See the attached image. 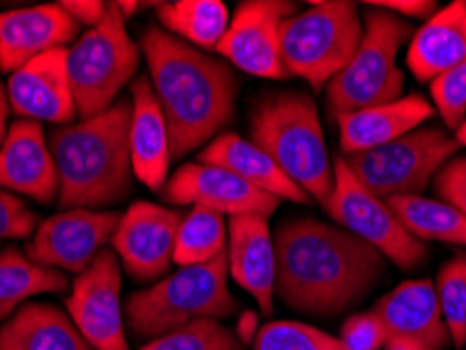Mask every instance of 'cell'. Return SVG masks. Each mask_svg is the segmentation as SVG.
I'll return each instance as SVG.
<instances>
[{
	"instance_id": "cell-31",
	"label": "cell",
	"mask_w": 466,
	"mask_h": 350,
	"mask_svg": "<svg viewBox=\"0 0 466 350\" xmlns=\"http://www.w3.org/2000/svg\"><path fill=\"white\" fill-rule=\"evenodd\" d=\"M435 290L450 340L462 350L466 346V254H458L441 266Z\"/></svg>"
},
{
	"instance_id": "cell-33",
	"label": "cell",
	"mask_w": 466,
	"mask_h": 350,
	"mask_svg": "<svg viewBox=\"0 0 466 350\" xmlns=\"http://www.w3.org/2000/svg\"><path fill=\"white\" fill-rule=\"evenodd\" d=\"M431 95L445 125L461 126L466 120V61L431 82Z\"/></svg>"
},
{
	"instance_id": "cell-7",
	"label": "cell",
	"mask_w": 466,
	"mask_h": 350,
	"mask_svg": "<svg viewBox=\"0 0 466 350\" xmlns=\"http://www.w3.org/2000/svg\"><path fill=\"white\" fill-rule=\"evenodd\" d=\"M361 36L358 5L347 0L311 3L309 9L294 13L282 24L284 70L303 78L313 91H321L353 59Z\"/></svg>"
},
{
	"instance_id": "cell-20",
	"label": "cell",
	"mask_w": 466,
	"mask_h": 350,
	"mask_svg": "<svg viewBox=\"0 0 466 350\" xmlns=\"http://www.w3.org/2000/svg\"><path fill=\"white\" fill-rule=\"evenodd\" d=\"M372 313L389 338H408L424 350H443L450 342L435 284L429 279L403 281L376 302Z\"/></svg>"
},
{
	"instance_id": "cell-30",
	"label": "cell",
	"mask_w": 466,
	"mask_h": 350,
	"mask_svg": "<svg viewBox=\"0 0 466 350\" xmlns=\"http://www.w3.org/2000/svg\"><path fill=\"white\" fill-rule=\"evenodd\" d=\"M139 350H244V340L217 319H200L147 340Z\"/></svg>"
},
{
	"instance_id": "cell-37",
	"label": "cell",
	"mask_w": 466,
	"mask_h": 350,
	"mask_svg": "<svg viewBox=\"0 0 466 350\" xmlns=\"http://www.w3.org/2000/svg\"><path fill=\"white\" fill-rule=\"evenodd\" d=\"M59 6L74 22L78 25H86L88 30L104 22L109 9V5L101 3V0H64V3H59Z\"/></svg>"
},
{
	"instance_id": "cell-3",
	"label": "cell",
	"mask_w": 466,
	"mask_h": 350,
	"mask_svg": "<svg viewBox=\"0 0 466 350\" xmlns=\"http://www.w3.org/2000/svg\"><path fill=\"white\" fill-rule=\"evenodd\" d=\"M128 99L93 118L57 126L51 133V154L59 175L61 208L101 210L127 200L133 185Z\"/></svg>"
},
{
	"instance_id": "cell-40",
	"label": "cell",
	"mask_w": 466,
	"mask_h": 350,
	"mask_svg": "<svg viewBox=\"0 0 466 350\" xmlns=\"http://www.w3.org/2000/svg\"><path fill=\"white\" fill-rule=\"evenodd\" d=\"M385 350H424L418 342L408 338H389Z\"/></svg>"
},
{
	"instance_id": "cell-24",
	"label": "cell",
	"mask_w": 466,
	"mask_h": 350,
	"mask_svg": "<svg viewBox=\"0 0 466 350\" xmlns=\"http://www.w3.org/2000/svg\"><path fill=\"white\" fill-rule=\"evenodd\" d=\"M466 61V3L456 0L435 11L408 49V67L418 80L433 82Z\"/></svg>"
},
{
	"instance_id": "cell-18",
	"label": "cell",
	"mask_w": 466,
	"mask_h": 350,
	"mask_svg": "<svg viewBox=\"0 0 466 350\" xmlns=\"http://www.w3.org/2000/svg\"><path fill=\"white\" fill-rule=\"evenodd\" d=\"M78 32L80 25L59 3L0 13V72L13 74L40 55L67 49L78 40Z\"/></svg>"
},
{
	"instance_id": "cell-39",
	"label": "cell",
	"mask_w": 466,
	"mask_h": 350,
	"mask_svg": "<svg viewBox=\"0 0 466 350\" xmlns=\"http://www.w3.org/2000/svg\"><path fill=\"white\" fill-rule=\"evenodd\" d=\"M9 112H11V107H9V99H6V88L3 86V82H0V141L5 139V135H6V118H9Z\"/></svg>"
},
{
	"instance_id": "cell-32",
	"label": "cell",
	"mask_w": 466,
	"mask_h": 350,
	"mask_svg": "<svg viewBox=\"0 0 466 350\" xmlns=\"http://www.w3.org/2000/svg\"><path fill=\"white\" fill-rule=\"evenodd\" d=\"M255 350H345L340 338L300 321H269L258 329Z\"/></svg>"
},
{
	"instance_id": "cell-38",
	"label": "cell",
	"mask_w": 466,
	"mask_h": 350,
	"mask_svg": "<svg viewBox=\"0 0 466 350\" xmlns=\"http://www.w3.org/2000/svg\"><path fill=\"white\" fill-rule=\"evenodd\" d=\"M368 6L385 9L389 13H400L406 17H431L435 13L433 0H372Z\"/></svg>"
},
{
	"instance_id": "cell-2",
	"label": "cell",
	"mask_w": 466,
	"mask_h": 350,
	"mask_svg": "<svg viewBox=\"0 0 466 350\" xmlns=\"http://www.w3.org/2000/svg\"><path fill=\"white\" fill-rule=\"evenodd\" d=\"M149 82L167 118L170 151L181 160L217 139L236 114L238 78L225 61L157 25L141 34Z\"/></svg>"
},
{
	"instance_id": "cell-27",
	"label": "cell",
	"mask_w": 466,
	"mask_h": 350,
	"mask_svg": "<svg viewBox=\"0 0 466 350\" xmlns=\"http://www.w3.org/2000/svg\"><path fill=\"white\" fill-rule=\"evenodd\" d=\"M156 15L162 30L191 46L215 51L229 27V9L223 0H175L157 3Z\"/></svg>"
},
{
	"instance_id": "cell-11",
	"label": "cell",
	"mask_w": 466,
	"mask_h": 350,
	"mask_svg": "<svg viewBox=\"0 0 466 350\" xmlns=\"http://www.w3.org/2000/svg\"><path fill=\"white\" fill-rule=\"evenodd\" d=\"M120 292V260L107 248L72 281L66 313L93 350H130Z\"/></svg>"
},
{
	"instance_id": "cell-19",
	"label": "cell",
	"mask_w": 466,
	"mask_h": 350,
	"mask_svg": "<svg viewBox=\"0 0 466 350\" xmlns=\"http://www.w3.org/2000/svg\"><path fill=\"white\" fill-rule=\"evenodd\" d=\"M228 235L229 277L255 298L260 313L273 315L278 266L269 218L258 215L231 216Z\"/></svg>"
},
{
	"instance_id": "cell-10",
	"label": "cell",
	"mask_w": 466,
	"mask_h": 350,
	"mask_svg": "<svg viewBox=\"0 0 466 350\" xmlns=\"http://www.w3.org/2000/svg\"><path fill=\"white\" fill-rule=\"evenodd\" d=\"M326 210L342 229L372 245L400 269H414L429 256L424 242L410 235L385 200L363 187L345 157L334 162V187Z\"/></svg>"
},
{
	"instance_id": "cell-14",
	"label": "cell",
	"mask_w": 466,
	"mask_h": 350,
	"mask_svg": "<svg viewBox=\"0 0 466 350\" xmlns=\"http://www.w3.org/2000/svg\"><path fill=\"white\" fill-rule=\"evenodd\" d=\"M181 221L183 212L152 202H135L120 216L109 244L130 277L141 284L167 277Z\"/></svg>"
},
{
	"instance_id": "cell-5",
	"label": "cell",
	"mask_w": 466,
	"mask_h": 350,
	"mask_svg": "<svg viewBox=\"0 0 466 350\" xmlns=\"http://www.w3.org/2000/svg\"><path fill=\"white\" fill-rule=\"evenodd\" d=\"M228 252L207 265L179 266L147 290L127 298L125 319L130 332L154 340L200 319H229L239 302L229 292Z\"/></svg>"
},
{
	"instance_id": "cell-1",
	"label": "cell",
	"mask_w": 466,
	"mask_h": 350,
	"mask_svg": "<svg viewBox=\"0 0 466 350\" xmlns=\"http://www.w3.org/2000/svg\"><path fill=\"white\" fill-rule=\"evenodd\" d=\"M276 296L303 315L330 317L358 305L387 271V258L337 225L294 218L278 226Z\"/></svg>"
},
{
	"instance_id": "cell-28",
	"label": "cell",
	"mask_w": 466,
	"mask_h": 350,
	"mask_svg": "<svg viewBox=\"0 0 466 350\" xmlns=\"http://www.w3.org/2000/svg\"><path fill=\"white\" fill-rule=\"evenodd\" d=\"M387 204L410 235L420 242L466 245V216L454 205L422 195H397Z\"/></svg>"
},
{
	"instance_id": "cell-21",
	"label": "cell",
	"mask_w": 466,
	"mask_h": 350,
	"mask_svg": "<svg viewBox=\"0 0 466 350\" xmlns=\"http://www.w3.org/2000/svg\"><path fill=\"white\" fill-rule=\"evenodd\" d=\"M130 160L133 173L152 191H162L168 178L170 160V135L160 103L149 82V75H139L130 85Z\"/></svg>"
},
{
	"instance_id": "cell-9",
	"label": "cell",
	"mask_w": 466,
	"mask_h": 350,
	"mask_svg": "<svg viewBox=\"0 0 466 350\" xmlns=\"http://www.w3.org/2000/svg\"><path fill=\"white\" fill-rule=\"evenodd\" d=\"M458 149V141L445 130L420 126L387 145L345 155V162L370 194L387 202L397 195H420Z\"/></svg>"
},
{
	"instance_id": "cell-29",
	"label": "cell",
	"mask_w": 466,
	"mask_h": 350,
	"mask_svg": "<svg viewBox=\"0 0 466 350\" xmlns=\"http://www.w3.org/2000/svg\"><path fill=\"white\" fill-rule=\"evenodd\" d=\"M228 223L225 216L208 208H191L183 216L177 233L175 265H207L228 252Z\"/></svg>"
},
{
	"instance_id": "cell-26",
	"label": "cell",
	"mask_w": 466,
	"mask_h": 350,
	"mask_svg": "<svg viewBox=\"0 0 466 350\" xmlns=\"http://www.w3.org/2000/svg\"><path fill=\"white\" fill-rule=\"evenodd\" d=\"M66 273L34 265L15 245L0 252V324H5L19 306L43 294L70 290Z\"/></svg>"
},
{
	"instance_id": "cell-25",
	"label": "cell",
	"mask_w": 466,
	"mask_h": 350,
	"mask_svg": "<svg viewBox=\"0 0 466 350\" xmlns=\"http://www.w3.org/2000/svg\"><path fill=\"white\" fill-rule=\"evenodd\" d=\"M0 350H93L64 308L25 302L0 324Z\"/></svg>"
},
{
	"instance_id": "cell-36",
	"label": "cell",
	"mask_w": 466,
	"mask_h": 350,
	"mask_svg": "<svg viewBox=\"0 0 466 350\" xmlns=\"http://www.w3.org/2000/svg\"><path fill=\"white\" fill-rule=\"evenodd\" d=\"M435 189L441 202L454 205L466 216V157H454L435 175Z\"/></svg>"
},
{
	"instance_id": "cell-4",
	"label": "cell",
	"mask_w": 466,
	"mask_h": 350,
	"mask_svg": "<svg viewBox=\"0 0 466 350\" xmlns=\"http://www.w3.org/2000/svg\"><path fill=\"white\" fill-rule=\"evenodd\" d=\"M250 141L284 175L326 208L334 187V166L315 101L305 93L265 95L250 114Z\"/></svg>"
},
{
	"instance_id": "cell-16",
	"label": "cell",
	"mask_w": 466,
	"mask_h": 350,
	"mask_svg": "<svg viewBox=\"0 0 466 350\" xmlns=\"http://www.w3.org/2000/svg\"><path fill=\"white\" fill-rule=\"evenodd\" d=\"M6 99L11 112L22 120L74 125L78 109L67 74V49L40 55L13 72L6 82Z\"/></svg>"
},
{
	"instance_id": "cell-6",
	"label": "cell",
	"mask_w": 466,
	"mask_h": 350,
	"mask_svg": "<svg viewBox=\"0 0 466 350\" xmlns=\"http://www.w3.org/2000/svg\"><path fill=\"white\" fill-rule=\"evenodd\" d=\"M412 36V25L393 13L374 6L366 13L358 51L345 70L328 82L334 118L403 97L406 78L397 65V55Z\"/></svg>"
},
{
	"instance_id": "cell-41",
	"label": "cell",
	"mask_w": 466,
	"mask_h": 350,
	"mask_svg": "<svg viewBox=\"0 0 466 350\" xmlns=\"http://www.w3.org/2000/svg\"><path fill=\"white\" fill-rule=\"evenodd\" d=\"M116 6H118V11L122 13V17L128 19L133 13L137 11V6H139V3H125V0H118V3H114Z\"/></svg>"
},
{
	"instance_id": "cell-23",
	"label": "cell",
	"mask_w": 466,
	"mask_h": 350,
	"mask_svg": "<svg viewBox=\"0 0 466 350\" xmlns=\"http://www.w3.org/2000/svg\"><path fill=\"white\" fill-rule=\"evenodd\" d=\"M198 162L221 166L242 178L252 187L294 204H309L311 197L284 175V170L260 149L257 143L238 133H223L200 151Z\"/></svg>"
},
{
	"instance_id": "cell-35",
	"label": "cell",
	"mask_w": 466,
	"mask_h": 350,
	"mask_svg": "<svg viewBox=\"0 0 466 350\" xmlns=\"http://www.w3.org/2000/svg\"><path fill=\"white\" fill-rule=\"evenodd\" d=\"M38 225V215L19 195L0 189V239H30Z\"/></svg>"
},
{
	"instance_id": "cell-22",
	"label": "cell",
	"mask_w": 466,
	"mask_h": 350,
	"mask_svg": "<svg viewBox=\"0 0 466 350\" xmlns=\"http://www.w3.org/2000/svg\"><path fill=\"white\" fill-rule=\"evenodd\" d=\"M435 107L422 95H403L401 99L374 105L360 112L337 115L340 130V149L345 155L360 154L420 128L433 118Z\"/></svg>"
},
{
	"instance_id": "cell-13",
	"label": "cell",
	"mask_w": 466,
	"mask_h": 350,
	"mask_svg": "<svg viewBox=\"0 0 466 350\" xmlns=\"http://www.w3.org/2000/svg\"><path fill=\"white\" fill-rule=\"evenodd\" d=\"M297 13V5L284 0H246L239 3L217 53L244 74L267 80H284L279 34L282 24Z\"/></svg>"
},
{
	"instance_id": "cell-8",
	"label": "cell",
	"mask_w": 466,
	"mask_h": 350,
	"mask_svg": "<svg viewBox=\"0 0 466 350\" xmlns=\"http://www.w3.org/2000/svg\"><path fill=\"white\" fill-rule=\"evenodd\" d=\"M139 61L141 46L128 36L118 6L109 3L104 22L67 46V74L78 118H93L112 107L139 70Z\"/></svg>"
},
{
	"instance_id": "cell-17",
	"label": "cell",
	"mask_w": 466,
	"mask_h": 350,
	"mask_svg": "<svg viewBox=\"0 0 466 350\" xmlns=\"http://www.w3.org/2000/svg\"><path fill=\"white\" fill-rule=\"evenodd\" d=\"M0 189L51 204L59 195V175L45 128L34 120H15L0 141Z\"/></svg>"
},
{
	"instance_id": "cell-15",
	"label": "cell",
	"mask_w": 466,
	"mask_h": 350,
	"mask_svg": "<svg viewBox=\"0 0 466 350\" xmlns=\"http://www.w3.org/2000/svg\"><path fill=\"white\" fill-rule=\"evenodd\" d=\"M162 197L173 205H198L229 218L242 215L269 218L279 205L278 197L255 189L229 170L202 162L183 164L164 185Z\"/></svg>"
},
{
	"instance_id": "cell-12",
	"label": "cell",
	"mask_w": 466,
	"mask_h": 350,
	"mask_svg": "<svg viewBox=\"0 0 466 350\" xmlns=\"http://www.w3.org/2000/svg\"><path fill=\"white\" fill-rule=\"evenodd\" d=\"M120 216L114 210L67 208L40 223L24 252L34 265L80 275L106 250Z\"/></svg>"
},
{
	"instance_id": "cell-34",
	"label": "cell",
	"mask_w": 466,
	"mask_h": 350,
	"mask_svg": "<svg viewBox=\"0 0 466 350\" xmlns=\"http://www.w3.org/2000/svg\"><path fill=\"white\" fill-rule=\"evenodd\" d=\"M340 342L345 350H382L389 342V334L372 311L355 313L342 324Z\"/></svg>"
},
{
	"instance_id": "cell-42",
	"label": "cell",
	"mask_w": 466,
	"mask_h": 350,
	"mask_svg": "<svg viewBox=\"0 0 466 350\" xmlns=\"http://www.w3.org/2000/svg\"><path fill=\"white\" fill-rule=\"evenodd\" d=\"M454 139L458 141V145H461V147H466V120L462 122L461 126L456 128V136H454Z\"/></svg>"
}]
</instances>
